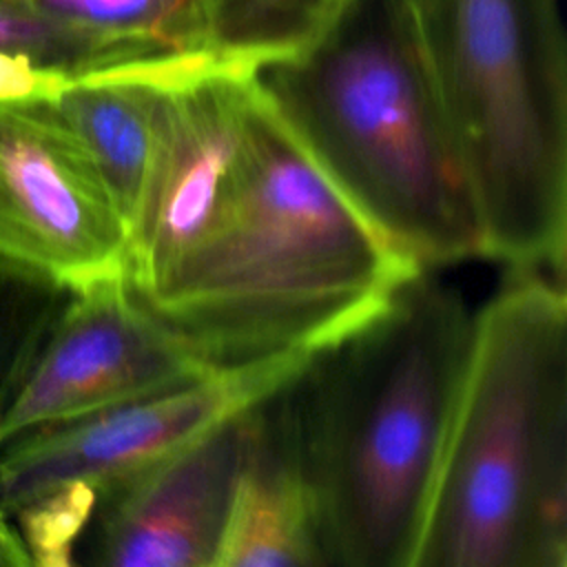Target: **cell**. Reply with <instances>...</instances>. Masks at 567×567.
<instances>
[{"mask_svg": "<svg viewBox=\"0 0 567 567\" xmlns=\"http://www.w3.org/2000/svg\"><path fill=\"white\" fill-rule=\"evenodd\" d=\"M421 272L323 175L252 78L233 197L140 295L219 365H235L321 354L381 315Z\"/></svg>", "mask_w": 567, "mask_h": 567, "instance_id": "cell-1", "label": "cell"}, {"mask_svg": "<svg viewBox=\"0 0 567 567\" xmlns=\"http://www.w3.org/2000/svg\"><path fill=\"white\" fill-rule=\"evenodd\" d=\"M425 272L279 394L332 567H408L414 547L474 330Z\"/></svg>", "mask_w": 567, "mask_h": 567, "instance_id": "cell-2", "label": "cell"}, {"mask_svg": "<svg viewBox=\"0 0 567 567\" xmlns=\"http://www.w3.org/2000/svg\"><path fill=\"white\" fill-rule=\"evenodd\" d=\"M257 89L359 215L419 268L483 257L472 190L434 82L419 0H337Z\"/></svg>", "mask_w": 567, "mask_h": 567, "instance_id": "cell-3", "label": "cell"}, {"mask_svg": "<svg viewBox=\"0 0 567 567\" xmlns=\"http://www.w3.org/2000/svg\"><path fill=\"white\" fill-rule=\"evenodd\" d=\"M408 567H567V301L512 270L470 359Z\"/></svg>", "mask_w": 567, "mask_h": 567, "instance_id": "cell-4", "label": "cell"}, {"mask_svg": "<svg viewBox=\"0 0 567 567\" xmlns=\"http://www.w3.org/2000/svg\"><path fill=\"white\" fill-rule=\"evenodd\" d=\"M483 257L565 272L567 62L558 0H419Z\"/></svg>", "mask_w": 567, "mask_h": 567, "instance_id": "cell-5", "label": "cell"}, {"mask_svg": "<svg viewBox=\"0 0 567 567\" xmlns=\"http://www.w3.org/2000/svg\"><path fill=\"white\" fill-rule=\"evenodd\" d=\"M219 365L155 315L128 275L69 290L31 330L0 385V445L173 385Z\"/></svg>", "mask_w": 567, "mask_h": 567, "instance_id": "cell-6", "label": "cell"}, {"mask_svg": "<svg viewBox=\"0 0 567 567\" xmlns=\"http://www.w3.org/2000/svg\"><path fill=\"white\" fill-rule=\"evenodd\" d=\"M315 357L286 352L224 365L0 445V518L13 523L22 509L75 483L104 492L237 414L264 405Z\"/></svg>", "mask_w": 567, "mask_h": 567, "instance_id": "cell-7", "label": "cell"}, {"mask_svg": "<svg viewBox=\"0 0 567 567\" xmlns=\"http://www.w3.org/2000/svg\"><path fill=\"white\" fill-rule=\"evenodd\" d=\"M128 221L51 100L0 102V272L75 290L128 275Z\"/></svg>", "mask_w": 567, "mask_h": 567, "instance_id": "cell-8", "label": "cell"}, {"mask_svg": "<svg viewBox=\"0 0 567 567\" xmlns=\"http://www.w3.org/2000/svg\"><path fill=\"white\" fill-rule=\"evenodd\" d=\"M252 69L213 62L164 93L153 153L131 217L128 279L155 286L217 221L244 166Z\"/></svg>", "mask_w": 567, "mask_h": 567, "instance_id": "cell-9", "label": "cell"}, {"mask_svg": "<svg viewBox=\"0 0 567 567\" xmlns=\"http://www.w3.org/2000/svg\"><path fill=\"white\" fill-rule=\"evenodd\" d=\"M259 408L100 492L91 567H210L252 452Z\"/></svg>", "mask_w": 567, "mask_h": 567, "instance_id": "cell-10", "label": "cell"}, {"mask_svg": "<svg viewBox=\"0 0 567 567\" xmlns=\"http://www.w3.org/2000/svg\"><path fill=\"white\" fill-rule=\"evenodd\" d=\"M279 394L259 408L252 452L210 567H332Z\"/></svg>", "mask_w": 567, "mask_h": 567, "instance_id": "cell-11", "label": "cell"}, {"mask_svg": "<svg viewBox=\"0 0 567 567\" xmlns=\"http://www.w3.org/2000/svg\"><path fill=\"white\" fill-rule=\"evenodd\" d=\"M29 2L69 40L75 78L122 69L184 71L219 62L204 0Z\"/></svg>", "mask_w": 567, "mask_h": 567, "instance_id": "cell-12", "label": "cell"}, {"mask_svg": "<svg viewBox=\"0 0 567 567\" xmlns=\"http://www.w3.org/2000/svg\"><path fill=\"white\" fill-rule=\"evenodd\" d=\"M188 71L193 69L91 73L71 80L51 100L97 164L128 226L148 171L166 86Z\"/></svg>", "mask_w": 567, "mask_h": 567, "instance_id": "cell-13", "label": "cell"}, {"mask_svg": "<svg viewBox=\"0 0 567 567\" xmlns=\"http://www.w3.org/2000/svg\"><path fill=\"white\" fill-rule=\"evenodd\" d=\"M219 62L255 69L301 49L337 0H204Z\"/></svg>", "mask_w": 567, "mask_h": 567, "instance_id": "cell-14", "label": "cell"}, {"mask_svg": "<svg viewBox=\"0 0 567 567\" xmlns=\"http://www.w3.org/2000/svg\"><path fill=\"white\" fill-rule=\"evenodd\" d=\"M95 505V487L75 483L22 509L13 520L31 556V567H75L73 549L93 518Z\"/></svg>", "mask_w": 567, "mask_h": 567, "instance_id": "cell-15", "label": "cell"}, {"mask_svg": "<svg viewBox=\"0 0 567 567\" xmlns=\"http://www.w3.org/2000/svg\"><path fill=\"white\" fill-rule=\"evenodd\" d=\"M0 49L31 55L69 80L78 73L69 40L29 0H0Z\"/></svg>", "mask_w": 567, "mask_h": 567, "instance_id": "cell-16", "label": "cell"}, {"mask_svg": "<svg viewBox=\"0 0 567 567\" xmlns=\"http://www.w3.org/2000/svg\"><path fill=\"white\" fill-rule=\"evenodd\" d=\"M71 80L31 55L0 49V102L53 100Z\"/></svg>", "mask_w": 567, "mask_h": 567, "instance_id": "cell-17", "label": "cell"}, {"mask_svg": "<svg viewBox=\"0 0 567 567\" xmlns=\"http://www.w3.org/2000/svg\"><path fill=\"white\" fill-rule=\"evenodd\" d=\"M0 567H31V556L16 523L0 518Z\"/></svg>", "mask_w": 567, "mask_h": 567, "instance_id": "cell-18", "label": "cell"}]
</instances>
